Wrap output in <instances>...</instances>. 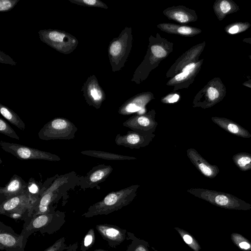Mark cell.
I'll return each mask as SVG.
<instances>
[{
  "label": "cell",
  "mask_w": 251,
  "mask_h": 251,
  "mask_svg": "<svg viewBox=\"0 0 251 251\" xmlns=\"http://www.w3.org/2000/svg\"><path fill=\"white\" fill-rule=\"evenodd\" d=\"M179 99V95L177 94H170L162 100V102L167 103H173L177 102Z\"/></svg>",
  "instance_id": "cell-39"
},
{
  "label": "cell",
  "mask_w": 251,
  "mask_h": 251,
  "mask_svg": "<svg viewBox=\"0 0 251 251\" xmlns=\"http://www.w3.org/2000/svg\"><path fill=\"white\" fill-rule=\"evenodd\" d=\"M233 243L241 250L251 251V242L241 234L233 232L230 235Z\"/></svg>",
  "instance_id": "cell-27"
},
{
  "label": "cell",
  "mask_w": 251,
  "mask_h": 251,
  "mask_svg": "<svg viewBox=\"0 0 251 251\" xmlns=\"http://www.w3.org/2000/svg\"><path fill=\"white\" fill-rule=\"evenodd\" d=\"M69 1L78 5L108 8L107 5L104 3L99 0H69Z\"/></svg>",
  "instance_id": "cell-32"
},
{
  "label": "cell",
  "mask_w": 251,
  "mask_h": 251,
  "mask_svg": "<svg viewBox=\"0 0 251 251\" xmlns=\"http://www.w3.org/2000/svg\"><path fill=\"white\" fill-rule=\"evenodd\" d=\"M38 34L43 43L65 54L72 52L78 44L76 37L63 30L43 29L39 30Z\"/></svg>",
  "instance_id": "cell-6"
},
{
  "label": "cell",
  "mask_w": 251,
  "mask_h": 251,
  "mask_svg": "<svg viewBox=\"0 0 251 251\" xmlns=\"http://www.w3.org/2000/svg\"><path fill=\"white\" fill-rule=\"evenodd\" d=\"M175 229L178 233L182 240L193 251H200L201 247L195 237L186 231L179 227H175Z\"/></svg>",
  "instance_id": "cell-26"
},
{
  "label": "cell",
  "mask_w": 251,
  "mask_h": 251,
  "mask_svg": "<svg viewBox=\"0 0 251 251\" xmlns=\"http://www.w3.org/2000/svg\"><path fill=\"white\" fill-rule=\"evenodd\" d=\"M151 99V96L147 94L135 97L123 104L118 112L122 115H128L143 110Z\"/></svg>",
  "instance_id": "cell-18"
},
{
  "label": "cell",
  "mask_w": 251,
  "mask_h": 251,
  "mask_svg": "<svg viewBox=\"0 0 251 251\" xmlns=\"http://www.w3.org/2000/svg\"><path fill=\"white\" fill-rule=\"evenodd\" d=\"M0 133L10 138L20 140V137L15 130L2 118H0Z\"/></svg>",
  "instance_id": "cell-31"
},
{
  "label": "cell",
  "mask_w": 251,
  "mask_h": 251,
  "mask_svg": "<svg viewBox=\"0 0 251 251\" xmlns=\"http://www.w3.org/2000/svg\"><path fill=\"white\" fill-rule=\"evenodd\" d=\"M20 0H0V11L7 12L12 10Z\"/></svg>",
  "instance_id": "cell-34"
},
{
  "label": "cell",
  "mask_w": 251,
  "mask_h": 251,
  "mask_svg": "<svg viewBox=\"0 0 251 251\" xmlns=\"http://www.w3.org/2000/svg\"><path fill=\"white\" fill-rule=\"evenodd\" d=\"M232 160L235 165L242 171L251 169V154L247 152H239L234 154Z\"/></svg>",
  "instance_id": "cell-25"
},
{
  "label": "cell",
  "mask_w": 251,
  "mask_h": 251,
  "mask_svg": "<svg viewBox=\"0 0 251 251\" xmlns=\"http://www.w3.org/2000/svg\"><path fill=\"white\" fill-rule=\"evenodd\" d=\"M226 93V86L221 78L215 77L198 94L194 101V107L204 109L211 107L222 101Z\"/></svg>",
  "instance_id": "cell-7"
},
{
  "label": "cell",
  "mask_w": 251,
  "mask_h": 251,
  "mask_svg": "<svg viewBox=\"0 0 251 251\" xmlns=\"http://www.w3.org/2000/svg\"><path fill=\"white\" fill-rule=\"evenodd\" d=\"M187 192L215 206L230 210H248L251 204L234 195L203 188H191Z\"/></svg>",
  "instance_id": "cell-3"
},
{
  "label": "cell",
  "mask_w": 251,
  "mask_h": 251,
  "mask_svg": "<svg viewBox=\"0 0 251 251\" xmlns=\"http://www.w3.org/2000/svg\"><path fill=\"white\" fill-rule=\"evenodd\" d=\"M80 153L84 155L106 160H124L136 159V157L133 156L117 154L100 151L87 150L81 151Z\"/></svg>",
  "instance_id": "cell-21"
},
{
  "label": "cell",
  "mask_w": 251,
  "mask_h": 251,
  "mask_svg": "<svg viewBox=\"0 0 251 251\" xmlns=\"http://www.w3.org/2000/svg\"><path fill=\"white\" fill-rule=\"evenodd\" d=\"M65 221L64 212L50 209L45 214L32 217L28 224H25L21 234L26 239L38 231L42 234H50L59 230Z\"/></svg>",
  "instance_id": "cell-2"
},
{
  "label": "cell",
  "mask_w": 251,
  "mask_h": 251,
  "mask_svg": "<svg viewBox=\"0 0 251 251\" xmlns=\"http://www.w3.org/2000/svg\"><path fill=\"white\" fill-rule=\"evenodd\" d=\"M94 251H107L103 250V249H97V250H94Z\"/></svg>",
  "instance_id": "cell-42"
},
{
  "label": "cell",
  "mask_w": 251,
  "mask_h": 251,
  "mask_svg": "<svg viewBox=\"0 0 251 251\" xmlns=\"http://www.w3.org/2000/svg\"><path fill=\"white\" fill-rule=\"evenodd\" d=\"M242 41L244 43L251 44V37L245 38Z\"/></svg>",
  "instance_id": "cell-41"
},
{
  "label": "cell",
  "mask_w": 251,
  "mask_h": 251,
  "mask_svg": "<svg viewBox=\"0 0 251 251\" xmlns=\"http://www.w3.org/2000/svg\"><path fill=\"white\" fill-rule=\"evenodd\" d=\"M155 117V112L152 109L148 112L131 116L123 125L132 130L153 133L158 125Z\"/></svg>",
  "instance_id": "cell-12"
},
{
  "label": "cell",
  "mask_w": 251,
  "mask_h": 251,
  "mask_svg": "<svg viewBox=\"0 0 251 251\" xmlns=\"http://www.w3.org/2000/svg\"><path fill=\"white\" fill-rule=\"evenodd\" d=\"M201 30L198 28L187 26H181L177 29V32L183 35H194L201 33Z\"/></svg>",
  "instance_id": "cell-35"
},
{
  "label": "cell",
  "mask_w": 251,
  "mask_h": 251,
  "mask_svg": "<svg viewBox=\"0 0 251 251\" xmlns=\"http://www.w3.org/2000/svg\"><path fill=\"white\" fill-rule=\"evenodd\" d=\"M95 235L94 229H90L84 237L83 241L81 247L82 251H85L94 244Z\"/></svg>",
  "instance_id": "cell-33"
},
{
  "label": "cell",
  "mask_w": 251,
  "mask_h": 251,
  "mask_svg": "<svg viewBox=\"0 0 251 251\" xmlns=\"http://www.w3.org/2000/svg\"><path fill=\"white\" fill-rule=\"evenodd\" d=\"M151 49L152 53L157 58H162L167 56V51L159 45H153Z\"/></svg>",
  "instance_id": "cell-37"
},
{
  "label": "cell",
  "mask_w": 251,
  "mask_h": 251,
  "mask_svg": "<svg viewBox=\"0 0 251 251\" xmlns=\"http://www.w3.org/2000/svg\"><path fill=\"white\" fill-rule=\"evenodd\" d=\"M44 189L40 188L39 183L34 179L32 178L29 179L28 182L27 191L31 198L37 201L38 202L44 191Z\"/></svg>",
  "instance_id": "cell-29"
},
{
  "label": "cell",
  "mask_w": 251,
  "mask_h": 251,
  "mask_svg": "<svg viewBox=\"0 0 251 251\" xmlns=\"http://www.w3.org/2000/svg\"><path fill=\"white\" fill-rule=\"evenodd\" d=\"M70 174L59 176L55 179L54 181L45 190L40 198L37 205L35 207L32 217L45 214L49 212L51 208L50 205L54 200L59 190H62L63 187L68 186Z\"/></svg>",
  "instance_id": "cell-9"
},
{
  "label": "cell",
  "mask_w": 251,
  "mask_h": 251,
  "mask_svg": "<svg viewBox=\"0 0 251 251\" xmlns=\"http://www.w3.org/2000/svg\"><path fill=\"white\" fill-rule=\"evenodd\" d=\"M211 120L220 127L231 134L243 138L251 137L248 130L231 120L218 117H213Z\"/></svg>",
  "instance_id": "cell-19"
},
{
  "label": "cell",
  "mask_w": 251,
  "mask_h": 251,
  "mask_svg": "<svg viewBox=\"0 0 251 251\" xmlns=\"http://www.w3.org/2000/svg\"><path fill=\"white\" fill-rule=\"evenodd\" d=\"M0 112L1 115L11 124L23 131L25 129L24 122L12 109L0 103Z\"/></svg>",
  "instance_id": "cell-22"
},
{
  "label": "cell",
  "mask_w": 251,
  "mask_h": 251,
  "mask_svg": "<svg viewBox=\"0 0 251 251\" xmlns=\"http://www.w3.org/2000/svg\"><path fill=\"white\" fill-rule=\"evenodd\" d=\"M128 239L131 241L126 251H150L149 243L143 239L138 238L135 235L127 232Z\"/></svg>",
  "instance_id": "cell-24"
},
{
  "label": "cell",
  "mask_w": 251,
  "mask_h": 251,
  "mask_svg": "<svg viewBox=\"0 0 251 251\" xmlns=\"http://www.w3.org/2000/svg\"><path fill=\"white\" fill-rule=\"evenodd\" d=\"M77 130V127L68 119L57 117L46 123L38 135L43 140H70L75 138Z\"/></svg>",
  "instance_id": "cell-5"
},
{
  "label": "cell",
  "mask_w": 251,
  "mask_h": 251,
  "mask_svg": "<svg viewBox=\"0 0 251 251\" xmlns=\"http://www.w3.org/2000/svg\"><path fill=\"white\" fill-rule=\"evenodd\" d=\"M170 17L174 20L181 23H185L191 21H195L197 19V16H190L183 11L175 10L172 13Z\"/></svg>",
  "instance_id": "cell-30"
},
{
  "label": "cell",
  "mask_w": 251,
  "mask_h": 251,
  "mask_svg": "<svg viewBox=\"0 0 251 251\" xmlns=\"http://www.w3.org/2000/svg\"><path fill=\"white\" fill-rule=\"evenodd\" d=\"M213 8L219 21H222L226 16L237 12L239 6L232 0H217Z\"/></svg>",
  "instance_id": "cell-20"
},
{
  "label": "cell",
  "mask_w": 251,
  "mask_h": 251,
  "mask_svg": "<svg viewBox=\"0 0 251 251\" xmlns=\"http://www.w3.org/2000/svg\"><path fill=\"white\" fill-rule=\"evenodd\" d=\"M202 61L203 59L198 62H192L186 65L182 71L174 77V79L176 81L179 82L184 80L192 74H195L199 72Z\"/></svg>",
  "instance_id": "cell-23"
},
{
  "label": "cell",
  "mask_w": 251,
  "mask_h": 251,
  "mask_svg": "<svg viewBox=\"0 0 251 251\" xmlns=\"http://www.w3.org/2000/svg\"><path fill=\"white\" fill-rule=\"evenodd\" d=\"M38 201L32 198L27 190L2 201L0 205V214L11 218L22 219L26 212L32 216Z\"/></svg>",
  "instance_id": "cell-4"
},
{
  "label": "cell",
  "mask_w": 251,
  "mask_h": 251,
  "mask_svg": "<svg viewBox=\"0 0 251 251\" xmlns=\"http://www.w3.org/2000/svg\"><path fill=\"white\" fill-rule=\"evenodd\" d=\"M110 165L99 164L93 167L85 176L78 177L77 185L81 189L93 188L103 182L113 171Z\"/></svg>",
  "instance_id": "cell-13"
},
{
  "label": "cell",
  "mask_w": 251,
  "mask_h": 251,
  "mask_svg": "<svg viewBox=\"0 0 251 251\" xmlns=\"http://www.w3.org/2000/svg\"><path fill=\"white\" fill-rule=\"evenodd\" d=\"M243 84L246 87L251 88V79L246 81L245 82L243 83Z\"/></svg>",
  "instance_id": "cell-40"
},
{
  "label": "cell",
  "mask_w": 251,
  "mask_h": 251,
  "mask_svg": "<svg viewBox=\"0 0 251 251\" xmlns=\"http://www.w3.org/2000/svg\"><path fill=\"white\" fill-rule=\"evenodd\" d=\"M65 239L62 237L58 239L51 246L47 248L44 251H63L66 248Z\"/></svg>",
  "instance_id": "cell-36"
},
{
  "label": "cell",
  "mask_w": 251,
  "mask_h": 251,
  "mask_svg": "<svg viewBox=\"0 0 251 251\" xmlns=\"http://www.w3.org/2000/svg\"><path fill=\"white\" fill-rule=\"evenodd\" d=\"M96 228L111 248H116L126 239L127 231L118 226L107 224H99Z\"/></svg>",
  "instance_id": "cell-15"
},
{
  "label": "cell",
  "mask_w": 251,
  "mask_h": 251,
  "mask_svg": "<svg viewBox=\"0 0 251 251\" xmlns=\"http://www.w3.org/2000/svg\"><path fill=\"white\" fill-rule=\"evenodd\" d=\"M251 26V25L249 22H237L226 25L224 30L229 34H237L246 31Z\"/></svg>",
  "instance_id": "cell-28"
},
{
  "label": "cell",
  "mask_w": 251,
  "mask_h": 251,
  "mask_svg": "<svg viewBox=\"0 0 251 251\" xmlns=\"http://www.w3.org/2000/svg\"><path fill=\"white\" fill-rule=\"evenodd\" d=\"M0 62L11 65H16L17 64V62H15L8 55L1 50L0 51Z\"/></svg>",
  "instance_id": "cell-38"
},
{
  "label": "cell",
  "mask_w": 251,
  "mask_h": 251,
  "mask_svg": "<svg viewBox=\"0 0 251 251\" xmlns=\"http://www.w3.org/2000/svg\"><path fill=\"white\" fill-rule=\"evenodd\" d=\"M27 239L0 222V249L6 251H24Z\"/></svg>",
  "instance_id": "cell-10"
},
{
  "label": "cell",
  "mask_w": 251,
  "mask_h": 251,
  "mask_svg": "<svg viewBox=\"0 0 251 251\" xmlns=\"http://www.w3.org/2000/svg\"><path fill=\"white\" fill-rule=\"evenodd\" d=\"M0 146L4 151L21 160L39 159L50 161L61 160L56 154L16 143L0 141Z\"/></svg>",
  "instance_id": "cell-8"
},
{
  "label": "cell",
  "mask_w": 251,
  "mask_h": 251,
  "mask_svg": "<svg viewBox=\"0 0 251 251\" xmlns=\"http://www.w3.org/2000/svg\"><path fill=\"white\" fill-rule=\"evenodd\" d=\"M87 103L96 109L100 108L105 99V93L95 75L88 77L81 88Z\"/></svg>",
  "instance_id": "cell-14"
},
{
  "label": "cell",
  "mask_w": 251,
  "mask_h": 251,
  "mask_svg": "<svg viewBox=\"0 0 251 251\" xmlns=\"http://www.w3.org/2000/svg\"><path fill=\"white\" fill-rule=\"evenodd\" d=\"M249 57L250 59H251V55H249Z\"/></svg>",
  "instance_id": "cell-43"
},
{
  "label": "cell",
  "mask_w": 251,
  "mask_h": 251,
  "mask_svg": "<svg viewBox=\"0 0 251 251\" xmlns=\"http://www.w3.org/2000/svg\"><path fill=\"white\" fill-rule=\"evenodd\" d=\"M28 183L21 176L14 175L4 187H0V202L26 192Z\"/></svg>",
  "instance_id": "cell-17"
},
{
  "label": "cell",
  "mask_w": 251,
  "mask_h": 251,
  "mask_svg": "<svg viewBox=\"0 0 251 251\" xmlns=\"http://www.w3.org/2000/svg\"><path fill=\"white\" fill-rule=\"evenodd\" d=\"M140 185H132L108 193L102 200L90 206L82 215L85 218L108 215L128 205L135 198Z\"/></svg>",
  "instance_id": "cell-1"
},
{
  "label": "cell",
  "mask_w": 251,
  "mask_h": 251,
  "mask_svg": "<svg viewBox=\"0 0 251 251\" xmlns=\"http://www.w3.org/2000/svg\"><path fill=\"white\" fill-rule=\"evenodd\" d=\"M151 132L128 131L126 134H118L115 139V143L131 149H139L149 145L155 137Z\"/></svg>",
  "instance_id": "cell-11"
},
{
  "label": "cell",
  "mask_w": 251,
  "mask_h": 251,
  "mask_svg": "<svg viewBox=\"0 0 251 251\" xmlns=\"http://www.w3.org/2000/svg\"><path fill=\"white\" fill-rule=\"evenodd\" d=\"M186 153L192 163L205 177L213 178L219 173L217 166L210 164L195 149H187Z\"/></svg>",
  "instance_id": "cell-16"
}]
</instances>
